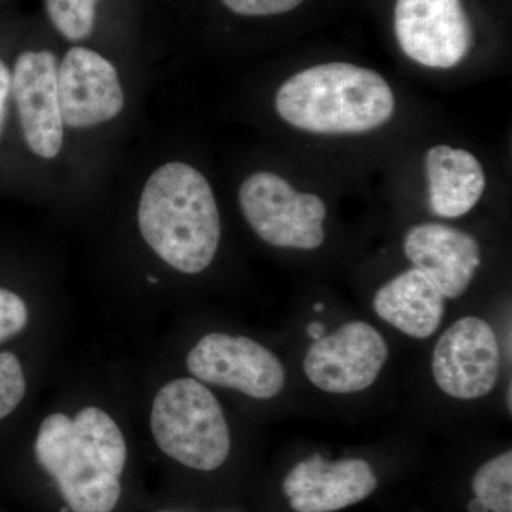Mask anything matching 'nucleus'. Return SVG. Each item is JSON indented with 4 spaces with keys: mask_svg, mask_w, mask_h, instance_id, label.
<instances>
[{
    "mask_svg": "<svg viewBox=\"0 0 512 512\" xmlns=\"http://www.w3.org/2000/svg\"><path fill=\"white\" fill-rule=\"evenodd\" d=\"M468 511L470 512H490L487 510V507L483 503H481L478 498H474V500L470 501L468 504Z\"/></svg>",
    "mask_w": 512,
    "mask_h": 512,
    "instance_id": "5701e85b",
    "label": "nucleus"
},
{
    "mask_svg": "<svg viewBox=\"0 0 512 512\" xmlns=\"http://www.w3.org/2000/svg\"><path fill=\"white\" fill-rule=\"evenodd\" d=\"M64 127L87 130L116 119L126 106L119 72L107 57L84 46L67 50L57 70Z\"/></svg>",
    "mask_w": 512,
    "mask_h": 512,
    "instance_id": "9d476101",
    "label": "nucleus"
},
{
    "mask_svg": "<svg viewBox=\"0 0 512 512\" xmlns=\"http://www.w3.org/2000/svg\"><path fill=\"white\" fill-rule=\"evenodd\" d=\"M404 254L437 286L444 298L467 291L481 264L476 238L448 225H414L404 237Z\"/></svg>",
    "mask_w": 512,
    "mask_h": 512,
    "instance_id": "ddd939ff",
    "label": "nucleus"
},
{
    "mask_svg": "<svg viewBox=\"0 0 512 512\" xmlns=\"http://www.w3.org/2000/svg\"><path fill=\"white\" fill-rule=\"evenodd\" d=\"M308 335L311 336L313 340L323 338V335H325V326L319 322L311 323V325L308 326Z\"/></svg>",
    "mask_w": 512,
    "mask_h": 512,
    "instance_id": "4be33fe9",
    "label": "nucleus"
},
{
    "mask_svg": "<svg viewBox=\"0 0 512 512\" xmlns=\"http://www.w3.org/2000/svg\"><path fill=\"white\" fill-rule=\"evenodd\" d=\"M35 453L73 512H111L120 500L127 460L123 433L109 414L86 407L70 419L50 414L40 424Z\"/></svg>",
    "mask_w": 512,
    "mask_h": 512,
    "instance_id": "f257e3e1",
    "label": "nucleus"
},
{
    "mask_svg": "<svg viewBox=\"0 0 512 512\" xmlns=\"http://www.w3.org/2000/svg\"><path fill=\"white\" fill-rule=\"evenodd\" d=\"M394 33L404 55L430 69H453L474 45L463 0H397Z\"/></svg>",
    "mask_w": 512,
    "mask_h": 512,
    "instance_id": "423d86ee",
    "label": "nucleus"
},
{
    "mask_svg": "<svg viewBox=\"0 0 512 512\" xmlns=\"http://www.w3.org/2000/svg\"><path fill=\"white\" fill-rule=\"evenodd\" d=\"M476 498L490 512H512V453L487 461L473 480Z\"/></svg>",
    "mask_w": 512,
    "mask_h": 512,
    "instance_id": "dca6fc26",
    "label": "nucleus"
},
{
    "mask_svg": "<svg viewBox=\"0 0 512 512\" xmlns=\"http://www.w3.org/2000/svg\"><path fill=\"white\" fill-rule=\"evenodd\" d=\"M100 0H45V10L53 28L67 42L89 39L96 28Z\"/></svg>",
    "mask_w": 512,
    "mask_h": 512,
    "instance_id": "f3484780",
    "label": "nucleus"
},
{
    "mask_svg": "<svg viewBox=\"0 0 512 512\" xmlns=\"http://www.w3.org/2000/svg\"><path fill=\"white\" fill-rule=\"evenodd\" d=\"M10 96H12V72L8 64L0 59V134L5 126Z\"/></svg>",
    "mask_w": 512,
    "mask_h": 512,
    "instance_id": "412c9836",
    "label": "nucleus"
},
{
    "mask_svg": "<svg viewBox=\"0 0 512 512\" xmlns=\"http://www.w3.org/2000/svg\"><path fill=\"white\" fill-rule=\"evenodd\" d=\"M373 308L404 335L426 339L439 329L444 296L423 272L413 268L383 285L376 292Z\"/></svg>",
    "mask_w": 512,
    "mask_h": 512,
    "instance_id": "2eb2a0df",
    "label": "nucleus"
},
{
    "mask_svg": "<svg viewBox=\"0 0 512 512\" xmlns=\"http://www.w3.org/2000/svg\"><path fill=\"white\" fill-rule=\"evenodd\" d=\"M59 60L50 50H26L12 72V96L26 146L53 160L62 151L64 123L57 89Z\"/></svg>",
    "mask_w": 512,
    "mask_h": 512,
    "instance_id": "9b49d317",
    "label": "nucleus"
},
{
    "mask_svg": "<svg viewBox=\"0 0 512 512\" xmlns=\"http://www.w3.org/2000/svg\"><path fill=\"white\" fill-rule=\"evenodd\" d=\"M429 207L441 218H460L481 200L485 191L483 165L470 151L434 146L424 157Z\"/></svg>",
    "mask_w": 512,
    "mask_h": 512,
    "instance_id": "4468645a",
    "label": "nucleus"
},
{
    "mask_svg": "<svg viewBox=\"0 0 512 512\" xmlns=\"http://www.w3.org/2000/svg\"><path fill=\"white\" fill-rule=\"evenodd\" d=\"M394 94L379 73L350 63H326L293 74L275 94L289 126L315 134H360L393 117Z\"/></svg>",
    "mask_w": 512,
    "mask_h": 512,
    "instance_id": "7ed1b4c3",
    "label": "nucleus"
},
{
    "mask_svg": "<svg viewBox=\"0 0 512 512\" xmlns=\"http://www.w3.org/2000/svg\"><path fill=\"white\" fill-rule=\"evenodd\" d=\"M389 357L383 336L365 322H350L311 346L306 376L323 392L346 394L372 386Z\"/></svg>",
    "mask_w": 512,
    "mask_h": 512,
    "instance_id": "1a4fd4ad",
    "label": "nucleus"
},
{
    "mask_svg": "<svg viewBox=\"0 0 512 512\" xmlns=\"http://www.w3.org/2000/svg\"><path fill=\"white\" fill-rule=\"evenodd\" d=\"M26 393L25 373L18 356L0 353V420L8 417Z\"/></svg>",
    "mask_w": 512,
    "mask_h": 512,
    "instance_id": "a211bd4d",
    "label": "nucleus"
},
{
    "mask_svg": "<svg viewBox=\"0 0 512 512\" xmlns=\"http://www.w3.org/2000/svg\"><path fill=\"white\" fill-rule=\"evenodd\" d=\"M323 308H325V306H323V303H316V305H315L316 312H322Z\"/></svg>",
    "mask_w": 512,
    "mask_h": 512,
    "instance_id": "b1692460",
    "label": "nucleus"
},
{
    "mask_svg": "<svg viewBox=\"0 0 512 512\" xmlns=\"http://www.w3.org/2000/svg\"><path fill=\"white\" fill-rule=\"evenodd\" d=\"M377 487L372 466L360 458L323 460L315 454L296 464L284 481V491L296 512H335L360 503Z\"/></svg>",
    "mask_w": 512,
    "mask_h": 512,
    "instance_id": "f8f14e48",
    "label": "nucleus"
},
{
    "mask_svg": "<svg viewBox=\"0 0 512 512\" xmlns=\"http://www.w3.org/2000/svg\"><path fill=\"white\" fill-rule=\"evenodd\" d=\"M28 306L16 293L0 288V342L13 338L28 325Z\"/></svg>",
    "mask_w": 512,
    "mask_h": 512,
    "instance_id": "6ab92c4d",
    "label": "nucleus"
},
{
    "mask_svg": "<svg viewBox=\"0 0 512 512\" xmlns=\"http://www.w3.org/2000/svg\"><path fill=\"white\" fill-rule=\"evenodd\" d=\"M500 346L493 328L476 316L458 319L440 336L433 353L437 386L454 399L493 392L500 376Z\"/></svg>",
    "mask_w": 512,
    "mask_h": 512,
    "instance_id": "6e6552de",
    "label": "nucleus"
},
{
    "mask_svg": "<svg viewBox=\"0 0 512 512\" xmlns=\"http://www.w3.org/2000/svg\"><path fill=\"white\" fill-rule=\"evenodd\" d=\"M151 430L167 456L194 470H217L231 451L220 403L195 379H177L161 387L151 410Z\"/></svg>",
    "mask_w": 512,
    "mask_h": 512,
    "instance_id": "20e7f679",
    "label": "nucleus"
},
{
    "mask_svg": "<svg viewBox=\"0 0 512 512\" xmlns=\"http://www.w3.org/2000/svg\"><path fill=\"white\" fill-rule=\"evenodd\" d=\"M225 8L239 16L284 15L302 5L303 0H221Z\"/></svg>",
    "mask_w": 512,
    "mask_h": 512,
    "instance_id": "aec40b11",
    "label": "nucleus"
},
{
    "mask_svg": "<svg viewBox=\"0 0 512 512\" xmlns=\"http://www.w3.org/2000/svg\"><path fill=\"white\" fill-rule=\"evenodd\" d=\"M138 228L158 258L183 274H200L214 261L221 217L210 183L190 164L171 161L148 177L137 211Z\"/></svg>",
    "mask_w": 512,
    "mask_h": 512,
    "instance_id": "f03ea898",
    "label": "nucleus"
},
{
    "mask_svg": "<svg viewBox=\"0 0 512 512\" xmlns=\"http://www.w3.org/2000/svg\"><path fill=\"white\" fill-rule=\"evenodd\" d=\"M187 367L202 382L229 387L254 399H272L285 384L278 357L245 336H204L188 353Z\"/></svg>",
    "mask_w": 512,
    "mask_h": 512,
    "instance_id": "0eeeda50",
    "label": "nucleus"
},
{
    "mask_svg": "<svg viewBox=\"0 0 512 512\" xmlns=\"http://www.w3.org/2000/svg\"><path fill=\"white\" fill-rule=\"evenodd\" d=\"M238 197L249 227L266 244L316 249L325 241V202L318 195L296 191L278 174L258 171L249 175Z\"/></svg>",
    "mask_w": 512,
    "mask_h": 512,
    "instance_id": "39448f33",
    "label": "nucleus"
}]
</instances>
